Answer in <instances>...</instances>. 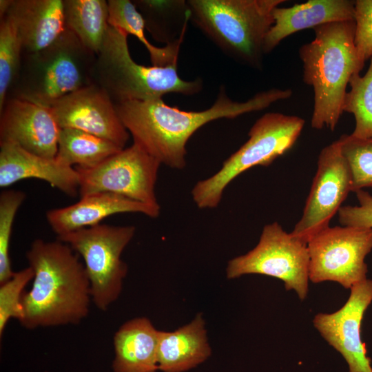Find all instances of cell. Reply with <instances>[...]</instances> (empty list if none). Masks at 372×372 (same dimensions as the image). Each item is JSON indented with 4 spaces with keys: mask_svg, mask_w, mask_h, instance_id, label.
I'll use <instances>...</instances> for the list:
<instances>
[{
    "mask_svg": "<svg viewBox=\"0 0 372 372\" xmlns=\"http://www.w3.org/2000/svg\"><path fill=\"white\" fill-rule=\"evenodd\" d=\"M34 271L28 267L14 272L11 278L0 284V337L11 318L19 321L22 316L21 299L25 286L33 280Z\"/></svg>",
    "mask_w": 372,
    "mask_h": 372,
    "instance_id": "f546056e",
    "label": "cell"
},
{
    "mask_svg": "<svg viewBox=\"0 0 372 372\" xmlns=\"http://www.w3.org/2000/svg\"><path fill=\"white\" fill-rule=\"evenodd\" d=\"M121 149L98 136L76 129L61 128L55 158L65 165L87 169L98 165Z\"/></svg>",
    "mask_w": 372,
    "mask_h": 372,
    "instance_id": "cb8c5ba5",
    "label": "cell"
},
{
    "mask_svg": "<svg viewBox=\"0 0 372 372\" xmlns=\"http://www.w3.org/2000/svg\"><path fill=\"white\" fill-rule=\"evenodd\" d=\"M345 304L338 311L319 313L313 326L321 336L344 358L349 372H372L371 359L361 339V324L372 302V280L365 279L353 286Z\"/></svg>",
    "mask_w": 372,
    "mask_h": 372,
    "instance_id": "5bb4252c",
    "label": "cell"
},
{
    "mask_svg": "<svg viewBox=\"0 0 372 372\" xmlns=\"http://www.w3.org/2000/svg\"><path fill=\"white\" fill-rule=\"evenodd\" d=\"M354 44L362 63L372 58V0L355 2Z\"/></svg>",
    "mask_w": 372,
    "mask_h": 372,
    "instance_id": "4dcf8cb0",
    "label": "cell"
},
{
    "mask_svg": "<svg viewBox=\"0 0 372 372\" xmlns=\"http://www.w3.org/2000/svg\"><path fill=\"white\" fill-rule=\"evenodd\" d=\"M351 189L349 167L336 140L319 154L317 171L302 215L291 234L307 244L313 236L329 227Z\"/></svg>",
    "mask_w": 372,
    "mask_h": 372,
    "instance_id": "7c38bea8",
    "label": "cell"
},
{
    "mask_svg": "<svg viewBox=\"0 0 372 372\" xmlns=\"http://www.w3.org/2000/svg\"><path fill=\"white\" fill-rule=\"evenodd\" d=\"M349 85L343 111L353 114L355 118V128L351 135L372 138V58L364 74H354Z\"/></svg>",
    "mask_w": 372,
    "mask_h": 372,
    "instance_id": "484cf974",
    "label": "cell"
},
{
    "mask_svg": "<svg viewBox=\"0 0 372 372\" xmlns=\"http://www.w3.org/2000/svg\"><path fill=\"white\" fill-rule=\"evenodd\" d=\"M161 163L136 143L92 168L75 167L80 197L107 192L138 202L159 205L155 185Z\"/></svg>",
    "mask_w": 372,
    "mask_h": 372,
    "instance_id": "8fae6325",
    "label": "cell"
},
{
    "mask_svg": "<svg viewBox=\"0 0 372 372\" xmlns=\"http://www.w3.org/2000/svg\"><path fill=\"white\" fill-rule=\"evenodd\" d=\"M108 23L127 34L135 36L149 54L152 65L164 67L177 63L183 40L158 48L146 38L145 23L132 1L108 0Z\"/></svg>",
    "mask_w": 372,
    "mask_h": 372,
    "instance_id": "d4e9b609",
    "label": "cell"
},
{
    "mask_svg": "<svg viewBox=\"0 0 372 372\" xmlns=\"http://www.w3.org/2000/svg\"><path fill=\"white\" fill-rule=\"evenodd\" d=\"M359 205L342 206L338 220L342 226L372 228V195L360 189L355 192Z\"/></svg>",
    "mask_w": 372,
    "mask_h": 372,
    "instance_id": "1f68e13d",
    "label": "cell"
},
{
    "mask_svg": "<svg viewBox=\"0 0 372 372\" xmlns=\"http://www.w3.org/2000/svg\"><path fill=\"white\" fill-rule=\"evenodd\" d=\"M160 210V205L143 203L112 193L97 192L81 196L72 205L50 209L45 216L50 228L59 236L97 225L114 214L140 213L155 218Z\"/></svg>",
    "mask_w": 372,
    "mask_h": 372,
    "instance_id": "2e32d148",
    "label": "cell"
},
{
    "mask_svg": "<svg viewBox=\"0 0 372 372\" xmlns=\"http://www.w3.org/2000/svg\"><path fill=\"white\" fill-rule=\"evenodd\" d=\"M291 95L290 89L272 88L258 92L245 101H236L221 86L214 104L203 111L181 110L167 105L162 99L121 102L116 103V107L134 143L161 164L182 169L187 163V143L199 128L217 119H233L265 110Z\"/></svg>",
    "mask_w": 372,
    "mask_h": 372,
    "instance_id": "6da1fadb",
    "label": "cell"
},
{
    "mask_svg": "<svg viewBox=\"0 0 372 372\" xmlns=\"http://www.w3.org/2000/svg\"><path fill=\"white\" fill-rule=\"evenodd\" d=\"M159 331L145 317L131 319L113 338L114 372H156Z\"/></svg>",
    "mask_w": 372,
    "mask_h": 372,
    "instance_id": "ffe728a7",
    "label": "cell"
},
{
    "mask_svg": "<svg viewBox=\"0 0 372 372\" xmlns=\"http://www.w3.org/2000/svg\"><path fill=\"white\" fill-rule=\"evenodd\" d=\"M355 2L351 0H309L288 8L277 7L274 23L264 41V54L271 52L291 34L323 24L355 20Z\"/></svg>",
    "mask_w": 372,
    "mask_h": 372,
    "instance_id": "ac0fdd59",
    "label": "cell"
},
{
    "mask_svg": "<svg viewBox=\"0 0 372 372\" xmlns=\"http://www.w3.org/2000/svg\"><path fill=\"white\" fill-rule=\"evenodd\" d=\"M27 178L48 182L70 197H76L79 192V174L75 167L62 164L56 158L31 153L14 143L0 142V187Z\"/></svg>",
    "mask_w": 372,
    "mask_h": 372,
    "instance_id": "e0dca14e",
    "label": "cell"
},
{
    "mask_svg": "<svg viewBox=\"0 0 372 372\" xmlns=\"http://www.w3.org/2000/svg\"><path fill=\"white\" fill-rule=\"evenodd\" d=\"M304 125L299 116L268 112L248 133L249 139L210 177L199 180L191 194L199 209L218 207L226 187L236 177L255 166H268L295 144Z\"/></svg>",
    "mask_w": 372,
    "mask_h": 372,
    "instance_id": "52a82bcc",
    "label": "cell"
},
{
    "mask_svg": "<svg viewBox=\"0 0 372 372\" xmlns=\"http://www.w3.org/2000/svg\"><path fill=\"white\" fill-rule=\"evenodd\" d=\"M25 194L21 190L6 189L0 194V284L14 275L10 258V242L17 212Z\"/></svg>",
    "mask_w": 372,
    "mask_h": 372,
    "instance_id": "f1b7e54d",
    "label": "cell"
},
{
    "mask_svg": "<svg viewBox=\"0 0 372 372\" xmlns=\"http://www.w3.org/2000/svg\"><path fill=\"white\" fill-rule=\"evenodd\" d=\"M23 46L17 30L7 16L0 20V111L20 70Z\"/></svg>",
    "mask_w": 372,
    "mask_h": 372,
    "instance_id": "4316f807",
    "label": "cell"
},
{
    "mask_svg": "<svg viewBox=\"0 0 372 372\" xmlns=\"http://www.w3.org/2000/svg\"><path fill=\"white\" fill-rule=\"evenodd\" d=\"M210 355L201 313L174 331H159L157 360L158 370L163 372L186 371L203 362Z\"/></svg>",
    "mask_w": 372,
    "mask_h": 372,
    "instance_id": "44dd1931",
    "label": "cell"
},
{
    "mask_svg": "<svg viewBox=\"0 0 372 372\" xmlns=\"http://www.w3.org/2000/svg\"><path fill=\"white\" fill-rule=\"evenodd\" d=\"M355 29V20L323 24L299 49L303 81L313 90L312 128L335 130L350 79L364 68L354 44Z\"/></svg>",
    "mask_w": 372,
    "mask_h": 372,
    "instance_id": "3957f363",
    "label": "cell"
},
{
    "mask_svg": "<svg viewBox=\"0 0 372 372\" xmlns=\"http://www.w3.org/2000/svg\"><path fill=\"white\" fill-rule=\"evenodd\" d=\"M145 29L158 42L166 45L184 40L190 21L187 1L134 0Z\"/></svg>",
    "mask_w": 372,
    "mask_h": 372,
    "instance_id": "7402d4cb",
    "label": "cell"
},
{
    "mask_svg": "<svg viewBox=\"0 0 372 372\" xmlns=\"http://www.w3.org/2000/svg\"><path fill=\"white\" fill-rule=\"evenodd\" d=\"M307 248L311 282L332 281L351 289L367 278L365 258L372 250V228L329 226L313 236Z\"/></svg>",
    "mask_w": 372,
    "mask_h": 372,
    "instance_id": "30bf717a",
    "label": "cell"
},
{
    "mask_svg": "<svg viewBox=\"0 0 372 372\" xmlns=\"http://www.w3.org/2000/svg\"><path fill=\"white\" fill-rule=\"evenodd\" d=\"M96 54L67 29L47 48L23 52L18 75L8 98L50 107L53 103L94 83Z\"/></svg>",
    "mask_w": 372,
    "mask_h": 372,
    "instance_id": "5b68a950",
    "label": "cell"
},
{
    "mask_svg": "<svg viewBox=\"0 0 372 372\" xmlns=\"http://www.w3.org/2000/svg\"><path fill=\"white\" fill-rule=\"evenodd\" d=\"M66 28L90 50L98 54L108 28V3L105 0H63Z\"/></svg>",
    "mask_w": 372,
    "mask_h": 372,
    "instance_id": "603a6c76",
    "label": "cell"
},
{
    "mask_svg": "<svg viewBox=\"0 0 372 372\" xmlns=\"http://www.w3.org/2000/svg\"><path fill=\"white\" fill-rule=\"evenodd\" d=\"M135 231L132 225L100 223L57 236L83 258L92 301L101 311H106L121 293L127 272L121 254Z\"/></svg>",
    "mask_w": 372,
    "mask_h": 372,
    "instance_id": "ba28073f",
    "label": "cell"
},
{
    "mask_svg": "<svg viewBox=\"0 0 372 372\" xmlns=\"http://www.w3.org/2000/svg\"><path fill=\"white\" fill-rule=\"evenodd\" d=\"M285 0H187L190 21L226 55L262 68L265 37L273 12Z\"/></svg>",
    "mask_w": 372,
    "mask_h": 372,
    "instance_id": "277c9868",
    "label": "cell"
},
{
    "mask_svg": "<svg viewBox=\"0 0 372 372\" xmlns=\"http://www.w3.org/2000/svg\"><path fill=\"white\" fill-rule=\"evenodd\" d=\"M61 128L81 130L125 147L130 133L107 92L94 83L65 95L50 106Z\"/></svg>",
    "mask_w": 372,
    "mask_h": 372,
    "instance_id": "4fadbf2b",
    "label": "cell"
},
{
    "mask_svg": "<svg viewBox=\"0 0 372 372\" xmlns=\"http://www.w3.org/2000/svg\"><path fill=\"white\" fill-rule=\"evenodd\" d=\"M127 36L109 25L96 54L94 83L107 92L115 104L162 99L168 93L190 96L202 90L200 78L186 81L178 76L177 63L158 67L135 62L129 51Z\"/></svg>",
    "mask_w": 372,
    "mask_h": 372,
    "instance_id": "8992f818",
    "label": "cell"
},
{
    "mask_svg": "<svg viewBox=\"0 0 372 372\" xmlns=\"http://www.w3.org/2000/svg\"><path fill=\"white\" fill-rule=\"evenodd\" d=\"M4 16L15 26L25 53L47 48L66 30L63 0H10Z\"/></svg>",
    "mask_w": 372,
    "mask_h": 372,
    "instance_id": "d6986e66",
    "label": "cell"
},
{
    "mask_svg": "<svg viewBox=\"0 0 372 372\" xmlns=\"http://www.w3.org/2000/svg\"><path fill=\"white\" fill-rule=\"evenodd\" d=\"M61 127L50 107L8 98L0 111V142L14 143L37 155L55 158Z\"/></svg>",
    "mask_w": 372,
    "mask_h": 372,
    "instance_id": "9a60e30c",
    "label": "cell"
},
{
    "mask_svg": "<svg viewBox=\"0 0 372 372\" xmlns=\"http://www.w3.org/2000/svg\"><path fill=\"white\" fill-rule=\"evenodd\" d=\"M309 267L307 244L273 222L264 226L253 249L229 261L226 273L229 279L247 274L278 278L286 290H293L303 300L309 291Z\"/></svg>",
    "mask_w": 372,
    "mask_h": 372,
    "instance_id": "9c48e42d",
    "label": "cell"
},
{
    "mask_svg": "<svg viewBox=\"0 0 372 372\" xmlns=\"http://www.w3.org/2000/svg\"><path fill=\"white\" fill-rule=\"evenodd\" d=\"M338 140L351 172V192L372 186V138L343 134Z\"/></svg>",
    "mask_w": 372,
    "mask_h": 372,
    "instance_id": "83f0119b",
    "label": "cell"
},
{
    "mask_svg": "<svg viewBox=\"0 0 372 372\" xmlns=\"http://www.w3.org/2000/svg\"><path fill=\"white\" fill-rule=\"evenodd\" d=\"M25 255L34 276L22 296L21 325L34 329L79 324L89 313L92 298L78 254L59 240L36 239Z\"/></svg>",
    "mask_w": 372,
    "mask_h": 372,
    "instance_id": "7a4b0ae2",
    "label": "cell"
}]
</instances>
